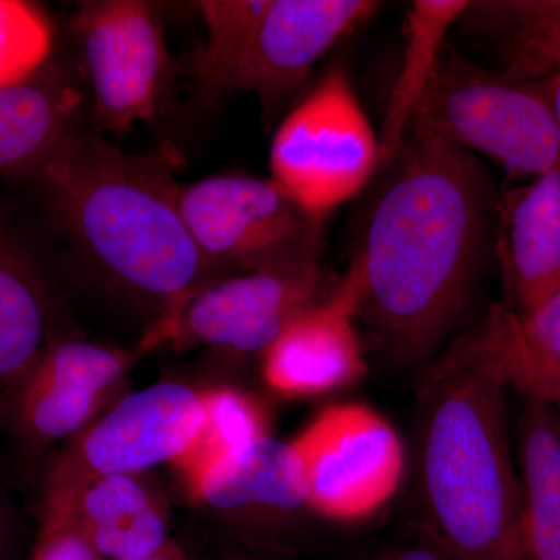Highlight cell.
I'll list each match as a JSON object with an SVG mask.
<instances>
[{
    "mask_svg": "<svg viewBox=\"0 0 560 560\" xmlns=\"http://www.w3.org/2000/svg\"><path fill=\"white\" fill-rule=\"evenodd\" d=\"M548 92H550L552 110H555L556 120H558L560 130V77L558 79L548 81Z\"/></svg>",
    "mask_w": 560,
    "mask_h": 560,
    "instance_id": "30",
    "label": "cell"
},
{
    "mask_svg": "<svg viewBox=\"0 0 560 560\" xmlns=\"http://www.w3.org/2000/svg\"><path fill=\"white\" fill-rule=\"evenodd\" d=\"M178 165L173 150L125 153L73 128L36 178L81 256L160 315L220 278L180 213Z\"/></svg>",
    "mask_w": 560,
    "mask_h": 560,
    "instance_id": "3",
    "label": "cell"
},
{
    "mask_svg": "<svg viewBox=\"0 0 560 560\" xmlns=\"http://www.w3.org/2000/svg\"><path fill=\"white\" fill-rule=\"evenodd\" d=\"M179 209L217 275L319 264L324 220L302 209L272 179L231 173L183 184Z\"/></svg>",
    "mask_w": 560,
    "mask_h": 560,
    "instance_id": "6",
    "label": "cell"
},
{
    "mask_svg": "<svg viewBox=\"0 0 560 560\" xmlns=\"http://www.w3.org/2000/svg\"><path fill=\"white\" fill-rule=\"evenodd\" d=\"M492 253L504 302L529 315L560 289V173H545L501 191Z\"/></svg>",
    "mask_w": 560,
    "mask_h": 560,
    "instance_id": "15",
    "label": "cell"
},
{
    "mask_svg": "<svg viewBox=\"0 0 560 560\" xmlns=\"http://www.w3.org/2000/svg\"><path fill=\"white\" fill-rule=\"evenodd\" d=\"M184 481L194 501L254 533H272L302 512L311 514L296 445L270 434Z\"/></svg>",
    "mask_w": 560,
    "mask_h": 560,
    "instance_id": "14",
    "label": "cell"
},
{
    "mask_svg": "<svg viewBox=\"0 0 560 560\" xmlns=\"http://www.w3.org/2000/svg\"><path fill=\"white\" fill-rule=\"evenodd\" d=\"M140 355L58 331L9 396L0 418L18 452L38 463L60 442L79 436L124 396Z\"/></svg>",
    "mask_w": 560,
    "mask_h": 560,
    "instance_id": "10",
    "label": "cell"
},
{
    "mask_svg": "<svg viewBox=\"0 0 560 560\" xmlns=\"http://www.w3.org/2000/svg\"><path fill=\"white\" fill-rule=\"evenodd\" d=\"M142 560H180L178 552H176L175 548L172 547L171 544L158 552V555L151 556V558L142 559Z\"/></svg>",
    "mask_w": 560,
    "mask_h": 560,
    "instance_id": "31",
    "label": "cell"
},
{
    "mask_svg": "<svg viewBox=\"0 0 560 560\" xmlns=\"http://www.w3.org/2000/svg\"><path fill=\"white\" fill-rule=\"evenodd\" d=\"M338 282L320 264L220 276L162 313L136 349L142 355L162 346L201 348L261 359L291 323L329 300Z\"/></svg>",
    "mask_w": 560,
    "mask_h": 560,
    "instance_id": "5",
    "label": "cell"
},
{
    "mask_svg": "<svg viewBox=\"0 0 560 560\" xmlns=\"http://www.w3.org/2000/svg\"><path fill=\"white\" fill-rule=\"evenodd\" d=\"M503 361L480 324L419 372L412 408L416 523L453 560H522L523 486Z\"/></svg>",
    "mask_w": 560,
    "mask_h": 560,
    "instance_id": "2",
    "label": "cell"
},
{
    "mask_svg": "<svg viewBox=\"0 0 560 560\" xmlns=\"http://www.w3.org/2000/svg\"><path fill=\"white\" fill-rule=\"evenodd\" d=\"M101 130L124 135L153 124L179 72L165 35L162 5L149 0H88L69 22Z\"/></svg>",
    "mask_w": 560,
    "mask_h": 560,
    "instance_id": "8",
    "label": "cell"
},
{
    "mask_svg": "<svg viewBox=\"0 0 560 560\" xmlns=\"http://www.w3.org/2000/svg\"><path fill=\"white\" fill-rule=\"evenodd\" d=\"M11 508L5 499L0 495V555L5 551L11 533Z\"/></svg>",
    "mask_w": 560,
    "mask_h": 560,
    "instance_id": "29",
    "label": "cell"
},
{
    "mask_svg": "<svg viewBox=\"0 0 560 560\" xmlns=\"http://www.w3.org/2000/svg\"><path fill=\"white\" fill-rule=\"evenodd\" d=\"M81 92L50 60L27 80L0 88V176L38 178L73 130Z\"/></svg>",
    "mask_w": 560,
    "mask_h": 560,
    "instance_id": "16",
    "label": "cell"
},
{
    "mask_svg": "<svg viewBox=\"0 0 560 560\" xmlns=\"http://www.w3.org/2000/svg\"><path fill=\"white\" fill-rule=\"evenodd\" d=\"M381 167V138L341 68L326 72L272 138L270 179L319 220L359 195Z\"/></svg>",
    "mask_w": 560,
    "mask_h": 560,
    "instance_id": "7",
    "label": "cell"
},
{
    "mask_svg": "<svg viewBox=\"0 0 560 560\" xmlns=\"http://www.w3.org/2000/svg\"><path fill=\"white\" fill-rule=\"evenodd\" d=\"M75 523L102 558L142 560L167 547V518L140 475L92 481L75 495L44 506Z\"/></svg>",
    "mask_w": 560,
    "mask_h": 560,
    "instance_id": "17",
    "label": "cell"
},
{
    "mask_svg": "<svg viewBox=\"0 0 560 560\" xmlns=\"http://www.w3.org/2000/svg\"><path fill=\"white\" fill-rule=\"evenodd\" d=\"M558 412H559V418H560V410Z\"/></svg>",
    "mask_w": 560,
    "mask_h": 560,
    "instance_id": "32",
    "label": "cell"
},
{
    "mask_svg": "<svg viewBox=\"0 0 560 560\" xmlns=\"http://www.w3.org/2000/svg\"><path fill=\"white\" fill-rule=\"evenodd\" d=\"M410 131L485 154L511 178L560 173V130L547 83L481 68L448 43Z\"/></svg>",
    "mask_w": 560,
    "mask_h": 560,
    "instance_id": "4",
    "label": "cell"
},
{
    "mask_svg": "<svg viewBox=\"0 0 560 560\" xmlns=\"http://www.w3.org/2000/svg\"><path fill=\"white\" fill-rule=\"evenodd\" d=\"M79 526L60 514H44L38 544L31 560H102Z\"/></svg>",
    "mask_w": 560,
    "mask_h": 560,
    "instance_id": "26",
    "label": "cell"
},
{
    "mask_svg": "<svg viewBox=\"0 0 560 560\" xmlns=\"http://www.w3.org/2000/svg\"><path fill=\"white\" fill-rule=\"evenodd\" d=\"M270 0H201L195 3L206 27V39L191 55L186 73L194 80L195 95L212 106L226 97L243 47Z\"/></svg>",
    "mask_w": 560,
    "mask_h": 560,
    "instance_id": "23",
    "label": "cell"
},
{
    "mask_svg": "<svg viewBox=\"0 0 560 560\" xmlns=\"http://www.w3.org/2000/svg\"><path fill=\"white\" fill-rule=\"evenodd\" d=\"M58 331L49 287L28 250L0 221V401Z\"/></svg>",
    "mask_w": 560,
    "mask_h": 560,
    "instance_id": "18",
    "label": "cell"
},
{
    "mask_svg": "<svg viewBox=\"0 0 560 560\" xmlns=\"http://www.w3.org/2000/svg\"><path fill=\"white\" fill-rule=\"evenodd\" d=\"M470 0H415L405 20L399 75L389 92L382 121V165L393 160L407 138L416 109L436 73L448 32L458 25Z\"/></svg>",
    "mask_w": 560,
    "mask_h": 560,
    "instance_id": "21",
    "label": "cell"
},
{
    "mask_svg": "<svg viewBox=\"0 0 560 560\" xmlns=\"http://www.w3.org/2000/svg\"><path fill=\"white\" fill-rule=\"evenodd\" d=\"M364 560H453L418 523L399 539L388 541Z\"/></svg>",
    "mask_w": 560,
    "mask_h": 560,
    "instance_id": "27",
    "label": "cell"
},
{
    "mask_svg": "<svg viewBox=\"0 0 560 560\" xmlns=\"http://www.w3.org/2000/svg\"><path fill=\"white\" fill-rule=\"evenodd\" d=\"M512 389L560 410V289L529 315L493 304L480 320Z\"/></svg>",
    "mask_w": 560,
    "mask_h": 560,
    "instance_id": "22",
    "label": "cell"
},
{
    "mask_svg": "<svg viewBox=\"0 0 560 560\" xmlns=\"http://www.w3.org/2000/svg\"><path fill=\"white\" fill-rule=\"evenodd\" d=\"M54 28L38 5L0 0V88L21 83L50 60Z\"/></svg>",
    "mask_w": 560,
    "mask_h": 560,
    "instance_id": "25",
    "label": "cell"
},
{
    "mask_svg": "<svg viewBox=\"0 0 560 560\" xmlns=\"http://www.w3.org/2000/svg\"><path fill=\"white\" fill-rule=\"evenodd\" d=\"M381 168L349 265L359 320L389 363L422 371L469 307L499 195L477 156L422 131Z\"/></svg>",
    "mask_w": 560,
    "mask_h": 560,
    "instance_id": "1",
    "label": "cell"
},
{
    "mask_svg": "<svg viewBox=\"0 0 560 560\" xmlns=\"http://www.w3.org/2000/svg\"><path fill=\"white\" fill-rule=\"evenodd\" d=\"M293 442L307 478L308 511L326 521H366L389 503L404 480V442L366 405L327 408Z\"/></svg>",
    "mask_w": 560,
    "mask_h": 560,
    "instance_id": "11",
    "label": "cell"
},
{
    "mask_svg": "<svg viewBox=\"0 0 560 560\" xmlns=\"http://www.w3.org/2000/svg\"><path fill=\"white\" fill-rule=\"evenodd\" d=\"M372 0H270L250 31L226 86L279 109L311 79L313 69L350 32L375 16Z\"/></svg>",
    "mask_w": 560,
    "mask_h": 560,
    "instance_id": "12",
    "label": "cell"
},
{
    "mask_svg": "<svg viewBox=\"0 0 560 560\" xmlns=\"http://www.w3.org/2000/svg\"><path fill=\"white\" fill-rule=\"evenodd\" d=\"M458 24L497 47L508 75L533 83L560 77V0H478Z\"/></svg>",
    "mask_w": 560,
    "mask_h": 560,
    "instance_id": "20",
    "label": "cell"
},
{
    "mask_svg": "<svg viewBox=\"0 0 560 560\" xmlns=\"http://www.w3.org/2000/svg\"><path fill=\"white\" fill-rule=\"evenodd\" d=\"M205 418L206 390L186 383L161 382L121 396L51 460L43 506L101 478L175 466L194 447Z\"/></svg>",
    "mask_w": 560,
    "mask_h": 560,
    "instance_id": "9",
    "label": "cell"
},
{
    "mask_svg": "<svg viewBox=\"0 0 560 560\" xmlns=\"http://www.w3.org/2000/svg\"><path fill=\"white\" fill-rule=\"evenodd\" d=\"M360 287L352 268L318 307L291 323L261 357V375L289 399L318 397L348 388L366 375L359 327Z\"/></svg>",
    "mask_w": 560,
    "mask_h": 560,
    "instance_id": "13",
    "label": "cell"
},
{
    "mask_svg": "<svg viewBox=\"0 0 560 560\" xmlns=\"http://www.w3.org/2000/svg\"><path fill=\"white\" fill-rule=\"evenodd\" d=\"M268 434L267 412L256 397L234 388L208 389L200 436L175 467L187 480Z\"/></svg>",
    "mask_w": 560,
    "mask_h": 560,
    "instance_id": "24",
    "label": "cell"
},
{
    "mask_svg": "<svg viewBox=\"0 0 560 560\" xmlns=\"http://www.w3.org/2000/svg\"><path fill=\"white\" fill-rule=\"evenodd\" d=\"M223 560H302L291 555L289 550H278V548L259 547V545H249L246 548L230 551L224 555Z\"/></svg>",
    "mask_w": 560,
    "mask_h": 560,
    "instance_id": "28",
    "label": "cell"
},
{
    "mask_svg": "<svg viewBox=\"0 0 560 560\" xmlns=\"http://www.w3.org/2000/svg\"><path fill=\"white\" fill-rule=\"evenodd\" d=\"M515 436L523 486L522 560H560L558 410L525 399Z\"/></svg>",
    "mask_w": 560,
    "mask_h": 560,
    "instance_id": "19",
    "label": "cell"
}]
</instances>
